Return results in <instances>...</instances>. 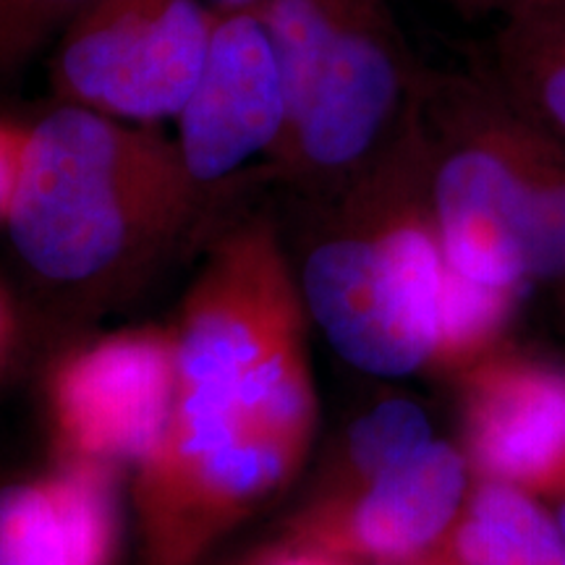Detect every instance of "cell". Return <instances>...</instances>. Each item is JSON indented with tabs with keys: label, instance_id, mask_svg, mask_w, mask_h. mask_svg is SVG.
Returning a JSON list of instances; mask_svg holds the SVG:
<instances>
[{
	"label": "cell",
	"instance_id": "1",
	"mask_svg": "<svg viewBox=\"0 0 565 565\" xmlns=\"http://www.w3.org/2000/svg\"><path fill=\"white\" fill-rule=\"evenodd\" d=\"M445 139L427 160L445 263L503 288L565 280V145L511 103L484 66L422 71Z\"/></svg>",
	"mask_w": 565,
	"mask_h": 565
},
{
	"label": "cell",
	"instance_id": "2",
	"mask_svg": "<svg viewBox=\"0 0 565 565\" xmlns=\"http://www.w3.org/2000/svg\"><path fill=\"white\" fill-rule=\"evenodd\" d=\"M175 166L103 113L66 105L26 131L9 228L24 263L45 278L100 273L134 223L173 200Z\"/></svg>",
	"mask_w": 565,
	"mask_h": 565
},
{
	"label": "cell",
	"instance_id": "3",
	"mask_svg": "<svg viewBox=\"0 0 565 565\" xmlns=\"http://www.w3.org/2000/svg\"><path fill=\"white\" fill-rule=\"evenodd\" d=\"M288 95L286 139L301 166L341 173L372 158L422 68L387 0H259Z\"/></svg>",
	"mask_w": 565,
	"mask_h": 565
},
{
	"label": "cell",
	"instance_id": "4",
	"mask_svg": "<svg viewBox=\"0 0 565 565\" xmlns=\"http://www.w3.org/2000/svg\"><path fill=\"white\" fill-rule=\"evenodd\" d=\"M181 448L202 482L225 498L273 487L307 437L309 395L280 353H267L242 317L210 312L179 351Z\"/></svg>",
	"mask_w": 565,
	"mask_h": 565
},
{
	"label": "cell",
	"instance_id": "5",
	"mask_svg": "<svg viewBox=\"0 0 565 565\" xmlns=\"http://www.w3.org/2000/svg\"><path fill=\"white\" fill-rule=\"evenodd\" d=\"M448 263L435 217L401 210L374 236L338 238L307 263V301L345 362L404 377L437 353Z\"/></svg>",
	"mask_w": 565,
	"mask_h": 565
},
{
	"label": "cell",
	"instance_id": "6",
	"mask_svg": "<svg viewBox=\"0 0 565 565\" xmlns=\"http://www.w3.org/2000/svg\"><path fill=\"white\" fill-rule=\"evenodd\" d=\"M210 0H89L61 32L55 82L82 108L124 118L179 116L200 76Z\"/></svg>",
	"mask_w": 565,
	"mask_h": 565
},
{
	"label": "cell",
	"instance_id": "7",
	"mask_svg": "<svg viewBox=\"0 0 565 565\" xmlns=\"http://www.w3.org/2000/svg\"><path fill=\"white\" fill-rule=\"evenodd\" d=\"M179 116L181 166L194 181L221 179L286 137V76L257 6L215 9L202 71Z\"/></svg>",
	"mask_w": 565,
	"mask_h": 565
},
{
	"label": "cell",
	"instance_id": "8",
	"mask_svg": "<svg viewBox=\"0 0 565 565\" xmlns=\"http://www.w3.org/2000/svg\"><path fill=\"white\" fill-rule=\"evenodd\" d=\"M466 445L482 479L565 498V364L492 353L469 374Z\"/></svg>",
	"mask_w": 565,
	"mask_h": 565
},
{
	"label": "cell",
	"instance_id": "9",
	"mask_svg": "<svg viewBox=\"0 0 565 565\" xmlns=\"http://www.w3.org/2000/svg\"><path fill=\"white\" fill-rule=\"evenodd\" d=\"M61 414L82 448L141 458L162 440L171 362L154 341H113L82 356L61 380Z\"/></svg>",
	"mask_w": 565,
	"mask_h": 565
},
{
	"label": "cell",
	"instance_id": "10",
	"mask_svg": "<svg viewBox=\"0 0 565 565\" xmlns=\"http://www.w3.org/2000/svg\"><path fill=\"white\" fill-rule=\"evenodd\" d=\"M469 461L454 445L429 440L370 482L351 513L353 547L383 563L412 561L456 524L466 505Z\"/></svg>",
	"mask_w": 565,
	"mask_h": 565
},
{
	"label": "cell",
	"instance_id": "11",
	"mask_svg": "<svg viewBox=\"0 0 565 565\" xmlns=\"http://www.w3.org/2000/svg\"><path fill=\"white\" fill-rule=\"evenodd\" d=\"M461 565H565V534L540 494L482 479L454 529Z\"/></svg>",
	"mask_w": 565,
	"mask_h": 565
},
{
	"label": "cell",
	"instance_id": "12",
	"mask_svg": "<svg viewBox=\"0 0 565 565\" xmlns=\"http://www.w3.org/2000/svg\"><path fill=\"white\" fill-rule=\"evenodd\" d=\"M484 68L515 108L565 145V21L500 19Z\"/></svg>",
	"mask_w": 565,
	"mask_h": 565
},
{
	"label": "cell",
	"instance_id": "13",
	"mask_svg": "<svg viewBox=\"0 0 565 565\" xmlns=\"http://www.w3.org/2000/svg\"><path fill=\"white\" fill-rule=\"evenodd\" d=\"M524 288H503L445 270L440 296V343L437 353L448 359H469L490 351L511 322Z\"/></svg>",
	"mask_w": 565,
	"mask_h": 565
},
{
	"label": "cell",
	"instance_id": "14",
	"mask_svg": "<svg viewBox=\"0 0 565 565\" xmlns=\"http://www.w3.org/2000/svg\"><path fill=\"white\" fill-rule=\"evenodd\" d=\"M0 565H74L51 490L0 487Z\"/></svg>",
	"mask_w": 565,
	"mask_h": 565
},
{
	"label": "cell",
	"instance_id": "15",
	"mask_svg": "<svg viewBox=\"0 0 565 565\" xmlns=\"http://www.w3.org/2000/svg\"><path fill=\"white\" fill-rule=\"evenodd\" d=\"M433 440L427 414L406 398H391L374 406L353 424L349 435V456L353 469L366 482L391 466L401 463Z\"/></svg>",
	"mask_w": 565,
	"mask_h": 565
},
{
	"label": "cell",
	"instance_id": "16",
	"mask_svg": "<svg viewBox=\"0 0 565 565\" xmlns=\"http://www.w3.org/2000/svg\"><path fill=\"white\" fill-rule=\"evenodd\" d=\"M66 534L71 563L105 565L113 540V500L108 484L95 471H71L51 487Z\"/></svg>",
	"mask_w": 565,
	"mask_h": 565
},
{
	"label": "cell",
	"instance_id": "17",
	"mask_svg": "<svg viewBox=\"0 0 565 565\" xmlns=\"http://www.w3.org/2000/svg\"><path fill=\"white\" fill-rule=\"evenodd\" d=\"M89 0H0V82L61 38Z\"/></svg>",
	"mask_w": 565,
	"mask_h": 565
},
{
	"label": "cell",
	"instance_id": "18",
	"mask_svg": "<svg viewBox=\"0 0 565 565\" xmlns=\"http://www.w3.org/2000/svg\"><path fill=\"white\" fill-rule=\"evenodd\" d=\"M26 131H13L0 126V215H9L13 189H17L21 154H24Z\"/></svg>",
	"mask_w": 565,
	"mask_h": 565
},
{
	"label": "cell",
	"instance_id": "19",
	"mask_svg": "<svg viewBox=\"0 0 565 565\" xmlns=\"http://www.w3.org/2000/svg\"><path fill=\"white\" fill-rule=\"evenodd\" d=\"M498 17L565 21V0H500Z\"/></svg>",
	"mask_w": 565,
	"mask_h": 565
},
{
	"label": "cell",
	"instance_id": "20",
	"mask_svg": "<svg viewBox=\"0 0 565 565\" xmlns=\"http://www.w3.org/2000/svg\"><path fill=\"white\" fill-rule=\"evenodd\" d=\"M456 13H461L463 19H484V17H498L500 0H445Z\"/></svg>",
	"mask_w": 565,
	"mask_h": 565
},
{
	"label": "cell",
	"instance_id": "21",
	"mask_svg": "<svg viewBox=\"0 0 565 565\" xmlns=\"http://www.w3.org/2000/svg\"><path fill=\"white\" fill-rule=\"evenodd\" d=\"M215 9H252V6H259V0H210Z\"/></svg>",
	"mask_w": 565,
	"mask_h": 565
},
{
	"label": "cell",
	"instance_id": "22",
	"mask_svg": "<svg viewBox=\"0 0 565 565\" xmlns=\"http://www.w3.org/2000/svg\"><path fill=\"white\" fill-rule=\"evenodd\" d=\"M278 565H335L330 561H322V557H286V561H280Z\"/></svg>",
	"mask_w": 565,
	"mask_h": 565
},
{
	"label": "cell",
	"instance_id": "23",
	"mask_svg": "<svg viewBox=\"0 0 565 565\" xmlns=\"http://www.w3.org/2000/svg\"><path fill=\"white\" fill-rule=\"evenodd\" d=\"M555 513H557V521H561V526H563V534H565V498L561 500V503H557Z\"/></svg>",
	"mask_w": 565,
	"mask_h": 565
},
{
	"label": "cell",
	"instance_id": "24",
	"mask_svg": "<svg viewBox=\"0 0 565 565\" xmlns=\"http://www.w3.org/2000/svg\"><path fill=\"white\" fill-rule=\"evenodd\" d=\"M561 286H563V294H561V299H563V312H565V280L561 282Z\"/></svg>",
	"mask_w": 565,
	"mask_h": 565
},
{
	"label": "cell",
	"instance_id": "25",
	"mask_svg": "<svg viewBox=\"0 0 565 565\" xmlns=\"http://www.w3.org/2000/svg\"><path fill=\"white\" fill-rule=\"evenodd\" d=\"M0 328H3V322H0Z\"/></svg>",
	"mask_w": 565,
	"mask_h": 565
}]
</instances>
